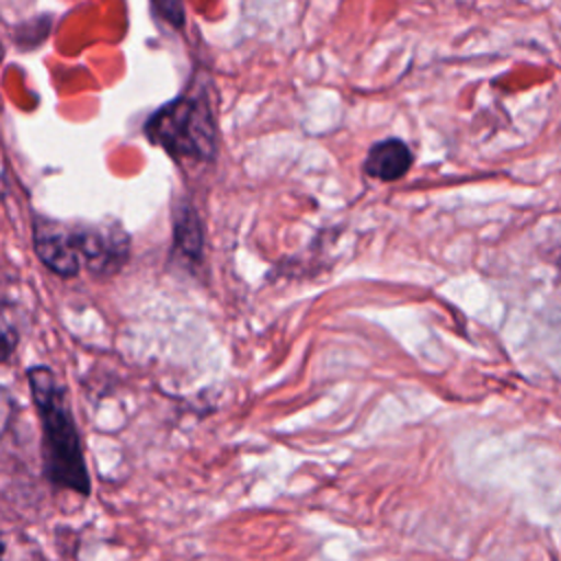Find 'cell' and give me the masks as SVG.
Segmentation results:
<instances>
[{"label": "cell", "mask_w": 561, "mask_h": 561, "mask_svg": "<svg viewBox=\"0 0 561 561\" xmlns=\"http://www.w3.org/2000/svg\"><path fill=\"white\" fill-rule=\"evenodd\" d=\"M26 379L42 423V460L46 480L57 489L90 495V473L66 388L48 366H31L26 370Z\"/></svg>", "instance_id": "1"}, {"label": "cell", "mask_w": 561, "mask_h": 561, "mask_svg": "<svg viewBox=\"0 0 561 561\" xmlns=\"http://www.w3.org/2000/svg\"><path fill=\"white\" fill-rule=\"evenodd\" d=\"M33 248L39 261L59 276H75L81 267L110 274L125 263L129 239L114 221L88 224L37 217Z\"/></svg>", "instance_id": "2"}, {"label": "cell", "mask_w": 561, "mask_h": 561, "mask_svg": "<svg viewBox=\"0 0 561 561\" xmlns=\"http://www.w3.org/2000/svg\"><path fill=\"white\" fill-rule=\"evenodd\" d=\"M145 134L175 158L206 162L215 156V123L202 96L182 94L162 105L147 118Z\"/></svg>", "instance_id": "3"}, {"label": "cell", "mask_w": 561, "mask_h": 561, "mask_svg": "<svg viewBox=\"0 0 561 561\" xmlns=\"http://www.w3.org/2000/svg\"><path fill=\"white\" fill-rule=\"evenodd\" d=\"M412 167V151L399 138H386L375 142L364 160L366 175L383 182H394L403 178Z\"/></svg>", "instance_id": "4"}, {"label": "cell", "mask_w": 561, "mask_h": 561, "mask_svg": "<svg viewBox=\"0 0 561 561\" xmlns=\"http://www.w3.org/2000/svg\"><path fill=\"white\" fill-rule=\"evenodd\" d=\"M173 241L178 250L188 259H199L202 254V230L195 215V208L186 202H180L173 213Z\"/></svg>", "instance_id": "5"}, {"label": "cell", "mask_w": 561, "mask_h": 561, "mask_svg": "<svg viewBox=\"0 0 561 561\" xmlns=\"http://www.w3.org/2000/svg\"><path fill=\"white\" fill-rule=\"evenodd\" d=\"M151 9L158 13V18H162L171 26L184 24V7L180 2H153Z\"/></svg>", "instance_id": "6"}, {"label": "cell", "mask_w": 561, "mask_h": 561, "mask_svg": "<svg viewBox=\"0 0 561 561\" xmlns=\"http://www.w3.org/2000/svg\"><path fill=\"white\" fill-rule=\"evenodd\" d=\"M554 265H557V270L561 272V250H559V254H557V259H554Z\"/></svg>", "instance_id": "7"}]
</instances>
